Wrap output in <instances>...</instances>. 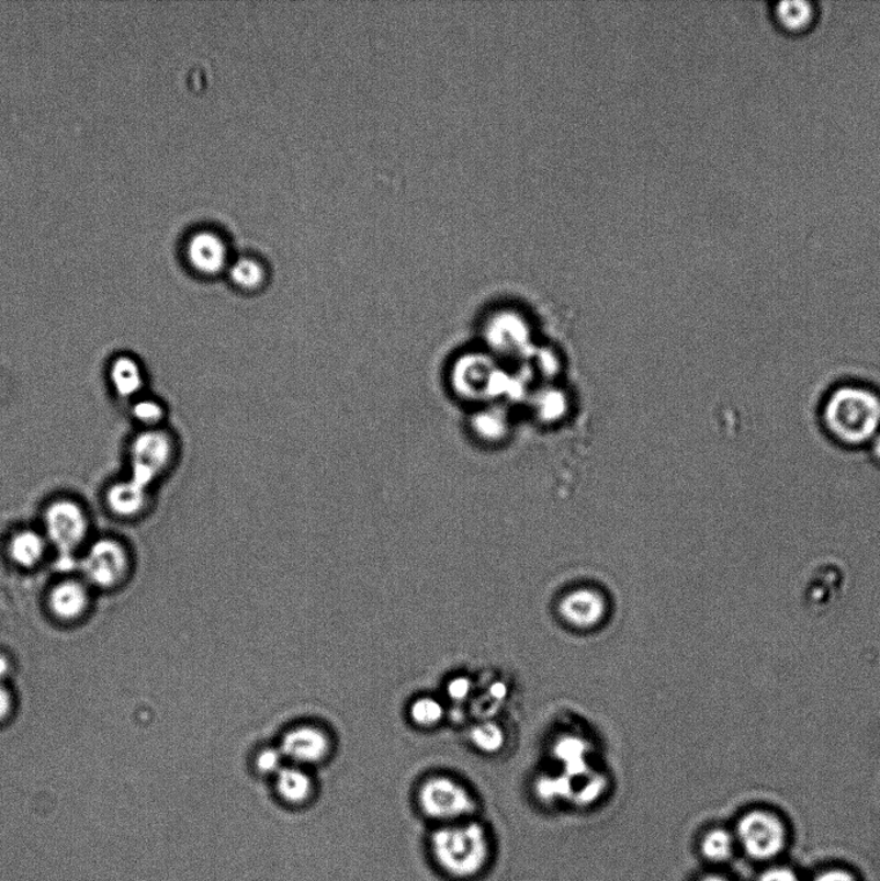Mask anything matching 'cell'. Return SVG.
I'll return each mask as SVG.
<instances>
[{"label": "cell", "instance_id": "21", "mask_svg": "<svg viewBox=\"0 0 880 881\" xmlns=\"http://www.w3.org/2000/svg\"><path fill=\"white\" fill-rule=\"evenodd\" d=\"M472 743L478 750L486 754H496L505 746V732L494 722L476 724L471 732Z\"/></svg>", "mask_w": 880, "mask_h": 881}, {"label": "cell", "instance_id": "13", "mask_svg": "<svg viewBox=\"0 0 880 881\" xmlns=\"http://www.w3.org/2000/svg\"><path fill=\"white\" fill-rule=\"evenodd\" d=\"M50 549L40 526H21L7 540V554L22 569L41 564Z\"/></svg>", "mask_w": 880, "mask_h": 881}, {"label": "cell", "instance_id": "25", "mask_svg": "<svg viewBox=\"0 0 880 881\" xmlns=\"http://www.w3.org/2000/svg\"><path fill=\"white\" fill-rule=\"evenodd\" d=\"M758 881H799V878L793 870L777 866L763 872Z\"/></svg>", "mask_w": 880, "mask_h": 881}, {"label": "cell", "instance_id": "11", "mask_svg": "<svg viewBox=\"0 0 880 881\" xmlns=\"http://www.w3.org/2000/svg\"><path fill=\"white\" fill-rule=\"evenodd\" d=\"M331 746V739L325 731L314 725H301L284 734L280 748L285 760L293 763V766L304 767L325 760Z\"/></svg>", "mask_w": 880, "mask_h": 881}, {"label": "cell", "instance_id": "22", "mask_svg": "<svg viewBox=\"0 0 880 881\" xmlns=\"http://www.w3.org/2000/svg\"><path fill=\"white\" fill-rule=\"evenodd\" d=\"M409 716L416 725L430 728L443 721L445 709L443 703L432 697H421L410 704Z\"/></svg>", "mask_w": 880, "mask_h": 881}, {"label": "cell", "instance_id": "2", "mask_svg": "<svg viewBox=\"0 0 880 881\" xmlns=\"http://www.w3.org/2000/svg\"><path fill=\"white\" fill-rule=\"evenodd\" d=\"M182 452L181 437L171 425L159 429L134 430L124 448L126 473L146 486L158 489L180 466Z\"/></svg>", "mask_w": 880, "mask_h": 881}, {"label": "cell", "instance_id": "3", "mask_svg": "<svg viewBox=\"0 0 880 881\" xmlns=\"http://www.w3.org/2000/svg\"><path fill=\"white\" fill-rule=\"evenodd\" d=\"M431 846L440 868L454 878H474L489 861L490 843L480 822L444 825L432 835Z\"/></svg>", "mask_w": 880, "mask_h": 881}, {"label": "cell", "instance_id": "29", "mask_svg": "<svg viewBox=\"0 0 880 881\" xmlns=\"http://www.w3.org/2000/svg\"><path fill=\"white\" fill-rule=\"evenodd\" d=\"M12 671L10 659L0 655V682H5Z\"/></svg>", "mask_w": 880, "mask_h": 881}, {"label": "cell", "instance_id": "1", "mask_svg": "<svg viewBox=\"0 0 880 881\" xmlns=\"http://www.w3.org/2000/svg\"><path fill=\"white\" fill-rule=\"evenodd\" d=\"M820 420L835 443L869 445L880 432V393L859 383L838 385L826 395Z\"/></svg>", "mask_w": 880, "mask_h": 881}, {"label": "cell", "instance_id": "30", "mask_svg": "<svg viewBox=\"0 0 880 881\" xmlns=\"http://www.w3.org/2000/svg\"><path fill=\"white\" fill-rule=\"evenodd\" d=\"M869 452L872 461L880 466V432L875 439L871 440V443L869 444Z\"/></svg>", "mask_w": 880, "mask_h": 881}, {"label": "cell", "instance_id": "6", "mask_svg": "<svg viewBox=\"0 0 880 881\" xmlns=\"http://www.w3.org/2000/svg\"><path fill=\"white\" fill-rule=\"evenodd\" d=\"M419 803L428 817L445 825L467 821L476 811L475 800L465 786L445 776L431 777L422 783Z\"/></svg>", "mask_w": 880, "mask_h": 881}, {"label": "cell", "instance_id": "19", "mask_svg": "<svg viewBox=\"0 0 880 881\" xmlns=\"http://www.w3.org/2000/svg\"><path fill=\"white\" fill-rule=\"evenodd\" d=\"M589 744L576 736H566L556 741L554 756L564 767V776L569 778L582 777L590 772L588 767Z\"/></svg>", "mask_w": 880, "mask_h": 881}, {"label": "cell", "instance_id": "12", "mask_svg": "<svg viewBox=\"0 0 880 881\" xmlns=\"http://www.w3.org/2000/svg\"><path fill=\"white\" fill-rule=\"evenodd\" d=\"M607 600L598 590L582 587L564 595L560 614L564 622L577 630L597 628L607 614Z\"/></svg>", "mask_w": 880, "mask_h": 881}, {"label": "cell", "instance_id": "24", "mask_svg": "<svg viewBox=\"0 0 880 881\" xmlns=\"http://www.w3.org/2000/svg\"><path fill=\"white\" fill-rule=\"evenodd\" d=\"M472 690L473 682L466 677L454 678L447 685V696H449L453 702H464L469 699V696H471Z\"/></svg>", "mask_w": 880, "mask_h": 881}, {"label": "cell", "instance_id": "31", "mask_svg": "<svg viewBox=\"0 0 880 881\" xmlns=\"http://www.w3.org/2000/svg\"><path fill=\"white\" fill-rule=\"evenodd\" d=\"M700 881H730V880L721 876H708L706 878H702Z\"/></svg>", "mask_w": 880, "mask_h": 881}, {"label": "cell", "instance_id": "20", "mask_svg": "<svg viewBox=\"0 0 880 881\" xmlns=\"http://www.w3.org/2000/svg\"><path fill=\"white\" fill-rule=\"evenodd\" d=\"M736 838L727 829L713 828L701 840V854L707 861L724 863L735 854Z\"/></svg>", "mask_w": 880, "mask_h": 881}, {"label": "cell", "instance_id": "17", "mask_svg": "<svg viewBox=\"0 0 880 881\" xmlns=\"http://www.w3.org/2000/svg\"><path fill=\"white\" fill-rule=\"evenodd\" d=\"M774 18L782 31L803 33L815 24L816 4L805 0H783L774 7Z\"/></svg>", "mask_w": 880, "mask_h": 881}, {"label": "cell", "instance_id": "27", "mask_svg": "<svg viewBox=\"0 0 880 881\" xmlns=\"http://www.w3.org/2000/svg\"><path fill=\"white\" fill-rule=\"evenodd\" d=\"M13 707L12 693L7 688L5 682H0V723L4 722L11 714Z\"/></svg>", "mask_w": 880, "mask_h": 881}, {"label": "cell", "instance_id": "23", "mask_svg": "<svg viewBox=\"0 0 880 881\" xmlns=\"http://www.w3.org/2000/svg\"><path fill=\"white\" fill-rule=\"evenodd\" d=\"M284 761L285 758L280 747H267L256 756L255 765L260 773L277 776L285 767Z\"/></svg>", "mask_w": 880, "mask_h": 881}, {"label": "cell", "instance_id": "18", "mask_svg": "<svg viewBox=\"0 0 880 881\" xmlns=\"http://www.w3.org/2000/svg\"><path fill=\"white\" fill-rule=\"evenodd\" d=\"M278 795L290 804H303L312 797L313 780L305 769L298 766L284 767L275 776Z\"/></svg>", "mask_w": 880, "mask_h": 881}, {"label": "cell", "instance_id": "9", "mask_svg": "<svg viewBox=\"0 0 880 881\" xmlns=\"http://www.w3.org/2000/svg\"><path fill=\"white\" fill-rule=\"evenodd\" d=\"M105 380L110 394L124 407L150 392L149 371L143 359L134 352L120 351L110 357L105 365Z\"/></svg>", "mask_w": 880, "mask_h": 881}, {"label": "cell", "instance_id": "14", "mask_svg": "<svg viewBox=\"0 0 880 881\" xmlns=\"http://www.w3.org/2000/svg\"><path fill=\"white\" fill-rule=\"evenodd\" d=\"M226 275L233 287L246 295L259 293L267 287L269 281V270L266 263L259 257L248 255L232 260Z\"/></svg>", "mask_w": 880, "mask_h": 881}, {"label": "cell", "instance_id": "8", "mask_svg": "<svg viewBox=\"0 0 880 881\" xmlns=\"http://www.w3.org/2000/svg\"><path fill=\"white\" fill-rule=\"evenodd\" d=\"M736 840L754 860L768 861L787 847V828L771 812L751 811L738 821Z\"/></svg>", "mask_w": 880, "mask_h": 881}, {"label": "cell", "instance_id": "10", "mask_svg": "<svg viewBox=\"0 0 880 881\" xmlns=\"http://www.w3.org/2000/svg\"><path fill=\"white\" fill-rule=\"evenodd\" d=\"M185 259L190 269L203 278H215L226 273L232 261L225 238L212 229H201L190 235L185 246Z\"/></svg>", "mask_w": 880, "mask_h": 881}, {"label": "cell", "instance_id": "28", "mask_svg": "<svg viewBox=\"0 0 880 881\" xmlns=\"http://www.w3.org/2000/svg\"><path fill=\"white\" fill-rule=\"evenodd\" d=\"M489 696L497 702L503 701L505 697L508 696V688H506L503 681H496L489 687Z\"/></svg>", "mask_w": 880, "mask_h": 881}, {"label": "cell", "instance_id": "7", "mask_svg": "<svg viewBox=\"0 0 880 881\" xmlns=\"http://www.w3.org/2000/svg\"><path fill=\"white\" fill-rule=\"evenodd\" d=\"M79 565L88 583L109 589L119 585L127 574L128 549L113 535H101L88 542Z\"/></svg>", "mask_w": 880, "mask_h": 881}, {"label": "cell", "instance_id": "5", "mask_svg": "<svg viewBox=\"0 0 880 881\" xmlns=\"http://www.w3.org/2000/svg\"><path fill=\"white\" fill-rule=\"evenodd\" d=\"M158 489L124 473L109 479L101 488V508L110 518L135 523L150 516L157 506Z\"/></svg>", "mask_w": 880, "mask_h": 881}, {"label": "cell", "instance_id": "16", "mask_svg": "<svg viewBox=\"0 0 880 881\" xmlns=\"http://www.w3.org/2000/svg\"><path fill=\"white\" fill-rule=\"evenodd\" d=\"M90 595L78 581L58 584L49 595L50 611L63 621H75L86 612Z\"/></svg>", "mask_w": 880, "mask_h": 881}, {"label": "cell", "instance_id": "4", "mask_svg": "<svg viewBox=\"0 0 880 881\" xmlns=\"http://www.w3.org/2000/svg\"><path fill=\"white\" fill-rule=\"evenodd\" d=\"M40 528L60 557H75L88 545L92 530L90 506L82 497L58 492L40 506Z\"/></svg>", "mask_w": 880, "mask_h": 881}, {"label": "cell", "instance_id": "15", "mask_svg": "<svg viewBox=\"0 0 880 881\" xmlns=\"http://www.w3.org/2000/svg\"><path fill=\"white\" fill-rule=\"evenodd\" d=\"M126 409L135 430L159 429L170 425V407L163 398L151 392L138 396L127 404Z\"/></svg>", "mask_w": 880, "mask_h": 881}, {"label": "cell", "instance_id": "26", "mask_svg": "<svg viewBox=\"0 0 880 881\" xmlns=\"http://www.w3.org/2000/svg\"><path fill=\"white\" fill-rule=\"evenodd\" d=\"M812 881H857V879L846 870L832 869L820 872Z\"/></svg>", "mask_w": 880, "mask_h": 881}]
</instances>
